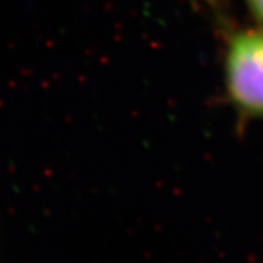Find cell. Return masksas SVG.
Segmentation results:
<instances>
[{
	"instance_id": "6da1fadb",
	"label": "cell",
	"mask_w": 263,
	"mask_h": 263,
	"mask_svg": "<svg viewBox=\"0 0 263 263\" xmlns=\"http://www.w3.org/2000/svg\"><path fill=\"white\" fill-rule=\"evenodd\" d=\"M224 86L245 119H263V28L230 32L224 50Z\"/></svg>"
},
{
	"instance_id": "3957f363",
	"label": "cell",
	"mask_w": 263,
	"mask_h": 263,
	"mask_svg": "<svg viewBox=\"0 0 263 263\" xmlns=\"http://www.w3.org/2000/svg\"><path fill=\"white\" fill-rule=\"evenodd\" d=\"M200 2H205V3H211L212 0H200Z\"/></svg>"
},
{
	"instance_id": "7a4b0ae2",
	"label": "cell",
	"mask_w": 263,
	"mask_h": 263,
	"mask_svg": "<svg viewBox=\"0 0 263 263\" xmlns=\"http://www.w3.org/2000/svg\"><path fill=\"white\" fill-rule=\"evenodd\" d=\"M245 3L254 22L263 28V0H245Z\"/></svg>"
}]
</instances>
